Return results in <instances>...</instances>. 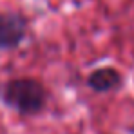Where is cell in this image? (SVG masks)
<instances>
[{
  "mask_svg": "<svg viewBox=\"0 0 134 134\" xmlns=\"http://www.w3.org/2000/svg\"><path fill=\"white\" fill-rule=\"evenodd\" d=\"M45 98H47V92L44 85L31 78L11 80L2 89L4 103L18 111L20 114H35L42 111L45 105Z\"/></svg>",
  "mask_w": 134,
  "mask_h": 134,
  "instance_id": "obj_1",
  "label": "cell"
},
{
  "mask_svg": "<svg viewBox=\"0 0 134 134\" xmlns=\"http://www.w3.org/2000/svg\"><path fill=\"white\" fill-rule=\"evenodd\" d=\"M27 18L16 11H0V49H15L25 36Z\"/></svg>",
  "mask_w": 134,
  "mask_h": 134,
  "instance_id": "obj_2",
  "label": "cell"
},
{
  "mask_svg": "<svg viewBox=\"0 0 134 134\" xmlns=\"http://www.w3.org/2000/svg\"><path fill=\"white\" fill-rule=\"evenodd\" d=\"M121 83V74L112 67H102L92 71L87 78V85L96 92H107Z\"/></svg>",
  "mask_w": 134,
  "mask_h": 134,
  "instance_id": "obj_3",
  "label": "cell"
}]
</instances>
